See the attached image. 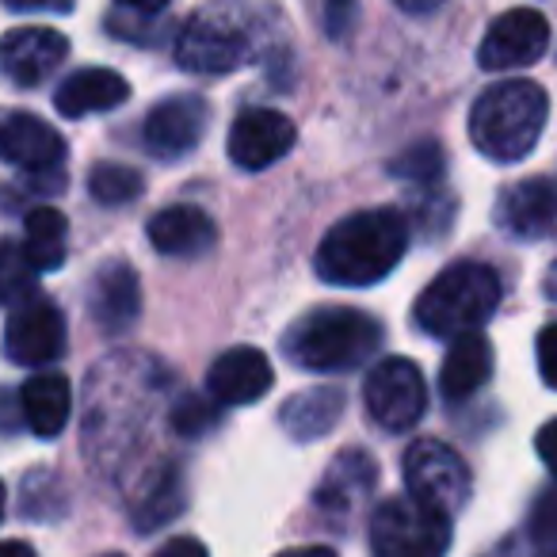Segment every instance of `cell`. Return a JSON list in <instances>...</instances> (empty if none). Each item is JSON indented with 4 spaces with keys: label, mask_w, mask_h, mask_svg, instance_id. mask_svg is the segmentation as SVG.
<instances>
[{
    "label": "cell",
    "mask_w": 557,
    "mask_h": 557,
    "mask_svg": "<svg viewBox=\"0 0 557 557\" xmlns=\"http://www.w3.org/2000/svg\"><path fill=\"white\" fill-rule=\"evenodd\" d=\"M549 557H557V549H554V554H549Z\"/></svg>",
    "instance_id": "obj_39"
},
{
    "label": "cell",
    "mask_w": 557,
    "mask_h": 557,
    "mask_svg": "<svg viewBox=\"0 0 557 557\" xmlns=\"http://www.w3.org/2000/svg\"><path fill=\"white\" fill-rule=\"evenodd\" d=\"M218 420V405L210 397H199V394H187L172 405V428L187 440H202V435L214 428Z\"/></svg>",
    "instance_id": "obj_30"
},
{
    "label": "cell",
    "mask_w": 557,
    "mask_h": 557,
    "mask_svg": "<svg viewBox=\"0 0 557 557\" xmlns=\"http://www.w3.org/2000/svg\"><path fill=\"white\" fill-rule=\"evenodd\" d=\"M0 161L27 172V176H62L65 141L39 115L12 111L0 119Z\"/></svg>",
    "instance_id": "obj_12"
},
{
    "label": "cell",
    "mask_w": 557,
    "mask_h": 557,
    "mask_svg": "<svg viewBox=\"0 0 557 557\" xmlns=\"http://www.w3.org/2000/svg\"><path fill=\"white\" fill-rule=\"evenodd\" d=\"M534 351H539L542 382L557 389V321H554V325L542 329V333H539V344H534Z\"/></svg>",
    "instance_id": "obj_32"
},
{
    "label": "cell",
    "mask_w": 557,
    "mask_h": 557,
    "mask_svg": "<svg viewBox=\"0 0 557 557\" xmlns=\"http://www.w3.org/2000/svg\"><path fill=\"white\" fill-rule=\"evenodd\" d=\"M88 306H92V321L103 333H111V336L126 333L141 313V283L131 263H123V260L103 263L92 278V298H88Z\"/></svg>",
    "instance_id": "obj_17"
},
{
    "label": "cell",
    "mask_w": 557,
    "mask_h": 557,
    "mask_svg": "<svg viewBox=\"0 0 557 557\" xmlns=\"http://www.w3.org/2000/svg\"><path fill=\"white\" fill-rule=\"evenodd\" d=\"M546 295L549 298H557V263L549 268V278H546Z\"/></svg>",
    "instance_id": "obj_37"
},
{
    "label": "cell",
    "mask_w": 557,
    "mask_h": 557,
    "mask_svg": "<svg viewBox=\"0 0 557 557\" xmlns=\"http://www.w3.org/2000/svg\"><path fill=\"white\" fill-rule=\"evenodd\" d=\"M70 54L65 35L54 27H16L0 39V73L20 88H35Z\"/></svg>",
    "instance_id": "obj_14"
},
{
    "label": "cell",
    "mask_w": 557,
    "mask_h": 557,
    "mask_svg": "<svg viewBox=\"0 0 557 557\" xmlns=\"http://www.w3.org/2000/svg\"><path fill=\"white\" fill-rule=\"evenodd\" d=\"M24 256L35 271H54L65 263V218L54 207H35L24 218Z\"/></svg>",
    "instance_id": "obj_23"
},
{
    "label": "cell",
    "mask_w": 557,
    "mask_h": 557,
    "mask_svg": "<svg viewBox=\"0 0 557 557\" xmlns=\"http://www.w3.org/2000/svg\"><path fill=\"white\" fill-rule=\"evenodd\" d=\"M363 401L379 428H386V432H409L428 409V382L412 359L401 356L382 359L367 374Z\"/></svg>",
    "instance_id": "obj_8"
},
{
    "label": "cell",
    "mask_w": 557,
    "mask_h": 557,
    "mask_svg": "<svg viewBox=\"0 0 557 557\" xmlns=\"http://www.w3.org/2000/svg\"><path fill=\"white\" fill-rule=\"evenodd\" d=\"M88 187H92V195L103 207H123V202H134L141 195V172L115 161L96 164L92 176H88Z\"/></svg>",
    "instance_id": "obj_27"
},
{
    "label": "cell",
    "mask_w": 557,
    "mask_h": 557,
    "mask_svg": "<svg viewBox=\"0 0 557 557\" xmlns=\"http://www.w3.org/2000/svg\"><path fill=\"white\" fill-rule=\"evenodd\" d=\"M493 374V348L481 333L473 336H458L450 341L447 356L440 367V394L447 405H458L466 397H473Z\"/></svg>",
    "instance_id": "obj_21"
},
{
    "label": "cell",
    "mask_w": 557,
    "mask_h": 557,
    "mask_svg": "<svg viewBox=\"0 0 557 557\" xmlns=\"http://www.w3.org/2000/svg\"><path fill=\"white\" fill-rule=\"evenodd\" d=\"M298 131L287 115H278L271 108H248L233 119L230 138H225V149H230V161L245 172H263L287 157L290 146H295Z\"/></svg>",
    "instance_id": "obj_11"
},
{
    "label": "cell",
    "mask_w": 557,
    "mask_h": 557,
    "mask_svg": "<svg viewBox=\"0 0 557 557\" xmlns=\"http://www.w3.org/2000/svg\"><path fill=\"white\" fill-rule=\"evenodd\" d=\"M149 245L172 260H195L218 245V225L199 207H164L146 225Z\"/></svg>",
    "instance_id": "obj_18"
},
{
    "label": "cell",
    "mask_w": 557,
    "mask_h": 557,
    "mask_svg": "<svg viewBox=\"0 0 557 557\" xmlns=\"http://www.w3.org/2000/svg\"><path fill=\"white\" fill-rule=\"evenodd\" d=\"M0 557H35L27 542H0Z\"/></svg>",
    "instance_id": "obj_35"
},
{
    "label": "cell",
    "mask_w": 557,
    "mask_h": 557,
    "mask_svg": "<svg viewBox=\"0 0 557 557\" xmlns=\"http://www.w3.org/2000/svg\"><path fill=\"white\" fill-rule=\"evenodd\" d=\"M389 172H394V176H401V180H409V184H440L443 149L435 146V141H420V146L405 149V153L389 164Z\"/></svg>",
    "instance_id": "obj_28"
},
{
    "label": "cell",
    "mask_w": 557,
    "mask_h": 557,
    "mask_svg": "<svg viewBox=\"0 0 557 557\" xmlns=\"http://www.w3.org/2000/svg\"><path fill=\"white\" fill-rule=\"evenodd\" d=\"M344 417V389L336 386H313L302 394L290 397L283 409H278V424L295 443H310L329 435Z\"/></svg>",
    "instance_id": "obj_22"
},
{
    "label": "cell",
    "mask_w": 557,
    "mask_h": 557,
    "mask_svg": "<svg viewBox=\"0 0 557 557\" xmlns=\"http://www.w3.org/2000/svg\"><path fill=\"white\" fill-rule=\"evenodd\" d=\"M371 549L374 557H447L450 516L412 496H389L371 516Z\"/></svg>",
    "instance_id": "obj_5"
},
{
    "label": "cell",
    "mask_w": 557,
    "mask_h": 557,
    "mask_svg": "<svg viewBox=\"0 0 557 557\" xmlns=\"http://www.w3.org/2000/svg\"><path fill=\"white\" fill-rule=\"evenodd\" d=\"M470 466L462 462L455 447L443 440H417L405 450V485L409 496L428 508L455 516L470 496Z\"/></svg>",
    "instance_id": "obj_6"
},
{
    "label": "cell",
    "mask_w": 557,
    "mask_h": 557,
    "mask_svg": "<svg viewBox=\"0 0 557 557\" xmlns=\"http://www.w3.org/2000/svg\"><path fill=\"white\" fill-rule=\"evenodd\" d=\"M131 100V85L126 77H119L115 70H77L73 77L62 81L54 96V108L65 119H81V115H96V111H115Z\"/></svg>",
    "instance_id": "obj_20"
},
{
    "label": "cell",
    "mask_w": 557,
    "mask_h": 557,
    "mask_svg": "<svg viewBox=\"0 0 557 557\" xmlns=\"http://www.w3.org/2000/svg\"><path fill=\"white\" fill-rule=\"evenodd\" d=\"M210 123V108L202 96H169L161 100L146 119V149L164 161H176V157L191 153L195 146L202 141Z\"/></svg>",
    "instance_id": "obj_13"
},
{
    "label": "cell",
    "mask_w": 557,
    "mask_h": 557,
    "mask_svg": "<svg viewBox=\"0 0 557 557\" xmlns=\"http://www.w3.org/2000/svg\"><path fill=\"white\" fill-rule=\"evenodd\" d=\"M248 39L225 12H195L176 32V62L195 77H222L245 65Z\"/></svg>",
    "instance_id": "obj_7"
},
{
    "label": "cell",
    "mask_w": 557,
    "mask_h": 557,
    "mask_svg": "<svg viewBox=\"0 0 557 557\" xmlns=\"http://www.w3.org/2000/svg\"><path fill=\"white\" fill-rule=\"evenodd\" d=\"M549 100L534 81H500L470 108V141L496 164H516L539 146Z\"/></svg>",
    "instance_id": "obj_3"
},
{
    "label": "cell",
    "mask_w": 557,
    "mask_h": 557,
    "mask_svg": "<svg viewBox=\"0 0 557 557\" xmlns=\"http://www.w3.org/2000/svg\"><path fill=\"white\" fill-rule=\"evenodd\" d=\"M527 527H531V539L542 542V546H546V542H557V485H549L546 493L534 496Z\"/></svg>",
    "instance_id": "obj_31"
},
{
    "label": "cell",
    "mask_w": 557,
    "mask_h": 557,
    "mask_svg": "<svg viewBox=\"0 0 557 557\" xmlns=\"http://www.w3.org/2000/svg\"><path fill=\"white\" fill-rule=\"evenodd\" d=\"M278 557H336V554L329 546H306V549H287V554Z\"/></svg>",
    "instance_id": "obj_36"
},
{
    "label": "cell",
    "mask_w": 557,
    "mask_h": 557,
    "mask_svg": "<svg viewBox=\"0 0 557 557\" xmlns=\"http://www.w3.org/2000/svg\"><path fill=\"white\" fill-rule=\"evenodd\" d=\"M382 325L363 310L348 306H321L287 329L283 351L295 367L313 374H344L363 367L379 351Z\"/></svg>",
    "instance_id": "obj_2"
},
{
    "label": "cell",
    "mask_w": 557,
    "mask_h": 557,
    "mask_svg": "<svg viewBox=\"0 0 557 557\" xmlns=\"http://www.w3.org/2000/svg\"><path fill=\"white\" fill-rule=\"evenodd\" d=\"M164 16V4H115L108 12V32L115 39L138 42V47H149L157 39V20Z\"/></svg>",
    "instance_id": "obj_26"
},
{
    "label": "cell",
    "mask_w": 557,
    "mask_h": 557,
    "mask_svg": "<svg viewBox=\"0 0 557 557\" xmlns=\"http://www.w3.org/2000/svg\"><path fill=\"white\" fill-rule=\"evenodd\" d=\"M153 557H210L199 539H169Z\"/></svg>",
    "instance_id": "obj_34"
},
{
    "label": "cell",
    "mask_w": 557,
    "mask_h": 557,
    "mask_svg": "<svg viewBox=\"0 0 557 557\" xmlns=\"http://www.w3.org/2000/svg\"><path fill=\"white\" fill-rule=\"evenodd\" d=\"M534 447H539V458L546 462V470L557 478V420H549V424L539 428V435H534Z\"/></svg>",
    "instance_id": "obj_33"
},
{
    "label": "cell",
    "mask_w": 557,
    "mask_h": 557,
    "mask_svg": "<svg viewBox=\"0 0 557 557\" xmlns=\"http://www.w3.org/2000/svg\"><path fill=\"white\" fill-rule=\"evenodd\" d=\"M496 222L511 233V237H549L557 233V184L554 180L531 176L523 184L508 187L496 202Z\"/></svg>",
    "instance_id": "obj_16"
},
{
    "label": "cell",
    "mask_w": 557,
    "mask_h": 557,
    "mask_svg": "<svg viewBox=\"0 0 557 557\" xmlns=\"http://www.w3.org/2000/svg\"><path fill=\"white\" fill-rule=\"evenodd\" d=\"M108 557H119V554H108Z\"/></svg>",
    "instance_id": "obj_40"
},
{
    "label": "cell",
    "mask_w": 557,
    "mask_h": 557,
    "mask_svg": "<svg viewBox=\"0 0 557 557\" xmlns=\"http://www.w3.org/2000/svg\"><path fill=\"white\" fill-rule=\"evenodd\" d=\"M374 478H379V470H374L371 458H367L363 450H348V455H341V462L325 473L318 504L321 508H333V511H348L351 500L363 496L367 488L374 485Z\"/></svg>",
    "instance_id": "obj_24"
},
{
    "label": "cell",
    "mask_w": 557,
    "mask_h": 557,
    "mask_svg": "<svg viewBox=\"0 0 557 557\" xmlns=\"http://www.w3.org/2000/svg\"><path fill=\"white\" fill-rule=\"evenodd\" d=\"M409 248V222L401 210H356L321 237L313 271L333 287H374L401 263Z\"/></svg>",
    "instance_id": "obj_1"
},
{
    "label": "cell",
    "mask_w": 557,
    "mask_h": 557,
    "mask_svg": "<svg viewBox=\"0 0 557 557\" xmlns=\"http://www.w3.org/2000/svg\"><path fill=\"white\" fill-rule=\"evenodd\" d=\"M0 519H4V481H0Z\"/></svg>",
    "instance_id": "obj_38"
},
{
    "label": "cell",
    "mask_w": 557,
    "mask_h": 557,
    "mask_svg": "<svg viewBox=\"0 0 557 557\" xmlns=\"http://www.w3.org/2000/svg\"><path fill=\"white\" fill-rule=\"evenodd\" d=\"M500 275L488 263L462 260L450 263L447 271L428 283L417 298V321L420 333L443 336V341H458V336H473L500 306Z\"/></svg>",
    "instance_id": "obj_4"
},
{
    "label": "cell",
    "mask_w": 557,
    "mask_h": 557,
    "mask_svg": "<svg viewBox=\"0 0 557 557\" xmlns=\"http://www.w3.org/2000/svg\"><path fill=\"white\" fill-rule=\"evenodd\" d=\"M4 356L16 367H47L65 351V318L50 298L35 295L20 302L4 321Z\"/></svg>",
    "instance_id": "obj_9"
},
{
    "label": "cell",
    "mask_w": 557,
    "mask_h": 557,
    "mask_svg": "<svg viewBox=\"0 0 557 557\" xmlns=\"http://www.w3.org/2000/svg\"><path fill=\"white\" fill-rule=\"evenodd\" d=\"M549 47V24L534 9H511L488 24L478 47V65L488 73H508L534 65Z\"/></svg>",
    "instance_id": "obj_10"
},
{
    "label": "cell",
    "mask_w": 557,
    "mask_h": 557,
    "mask_svg": "<svg viewBox=\"0 0 557 557\" xmlns=\"http://www.w3.org/2000/svg\"><path fill=\"white\" fill-rule=\"evenodd\" d=\"M184 496H180V481H176V470L164 473V481L146 496V504H138V531H149V527H164L172 516L180 511Z\"/></svg>",
    "instance_id": "obj_29"
},
{
    "label": "cell",
    "mask_w": 557,
    "mask_h": 557,
    "mask_svg": "<svg viewBox=\"0 0 557 557\" xmlns=\"http://www.w3.org/2000/svg\"><path fill=\"white\" fill-rule=\"evenodd\" d=\"M35 275L39 271L27 263L24 245L20 240H0V306H12L16 310L20 302L35 298Z\"/></svg>",
    "instance_id": "obj_25"
},
{
    "label": "cell",
    "mask_w": 557,
    "mask_h": 557,
    "mask_svg": "<svg viewBox=\"0 0 557 557\" xmlns=\"http://www.w3.org/2000/svg\"><path fill=\"white\" fill-rule=\"evenodd\" d=\"M275 382L268 356L260 348H230L214 359L207 374V397L214 405H256Z\"/></svg>",
    "instance_id": "obj_15"
},
{
    "label": "cell",
    "mask_w": 557,
    "mask_h": 557,
    "mask_svg": "<svg viewBox=\"0 0 557 557\" xmlns=\"http://www.w3.org/2000/svg\"><path fill=\"white\" fill-rule=\"evenodd\" d=\"M73 412V394L65 374L42 371L32 374L20 389V420L32 428L39 440H54V435L65 432Z\"/></svg>",
    "instance_id": "obj_19"
}]
</instances>
